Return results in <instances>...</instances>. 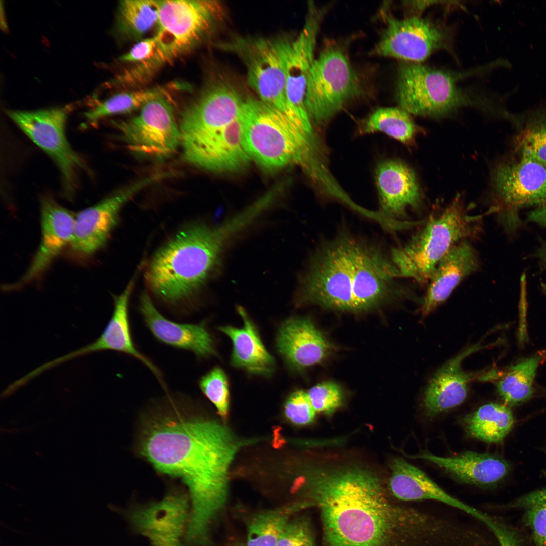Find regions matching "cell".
<instances>
[{
    "mask_svg": "<svg viewBox=\"0 0 546 546\" xmlns=\"http://www.w3.org/2000/svg\"><path fill=\"white\" fill-rule=\"evenodd\" d=\"M158 173L141 179L113 193L75 215L71 251L82 257L94 254L107 242L116 226L122 206L145 187L166 177Z\"/></svg>",
    "mask_w": 546,
    "mask_h": 546,
    "instance_id": "13",
    "label": "cell"
},
{
    "mask_svg": "<svg viewBox=\"0 0 546 546\" xmlns=\"http://www.w3.org/2000/svg\"><path fill=\"white\" fill-rule=\"evenodd\" d=\"M307 393L315 412L328 415L340 408L344 401L341 388L332 381L318 383L311 387Z\"/></svg>",
    "mask_w": 546,
    "mask_h": 546,
    "instance_id": "38",
    "label": "cell"
},
{
    "mask_svg": "<svg viewBox=\"0 0 546 546\" xmlns=\"http://www.w3.org/2000/svg\"><path fill=\"white\" fill-rule=\"evenodd\" d=\"M360 91L359 79L343 50L326 47L315 57L307 83L305 104L311 122L325 125Z\"/></svg>",
    "mask_w": 546,
    "mask_h": 546,
    "instance_id": "9",
    "label": "cell"
},
{
    "mask_svg": "<svg viewBox=\"0 0 546 546\" xmlns=\"http://www.w3.org/2000/svg\"><path fill=\"white\" fill-rule=\"evenodd\" d=\"M290 41L283 37L237 36L219 46L241 60L248 84L260 100L303 129L286 97V62Z\"/></svg>",
    "mask_w": 546,
    "mask_h": 546,
    "instance_id": "8",
    "label": "cell"
},
{
    "mask_svg": "<svg viewBox=\"0 0 546 546\" xmlns=\"http://www.w3.org/2000/svg\"><path fill=\"white\" fill-rule=\"evenodd\" d=\"M317 457L302 481L320 508L329 545L384 546L409 510L390 504L372 467L338 454Z\"/></svg>",
    "mask_w": 546,
    "mask_h": 546,
    "instance_id": "2",
    "label": "cell"
},
{
    "mask_svg": "<svg viewBox=\"0 0 546 546\" xmlns=\"http://www.w3.org/2000/svg\"><path fill=\"white\" fill-rule=\"evenodd\" d=\"M523 510V520L530 530L534 546H546V488L526 494L513 506Z\"/></svg>",
    "mask_w": 546,
    "mask_h": 546,
    "instance_id": "36",
    "label": "cell"
},
{
    "mask_svg": "<svg viewBox=\"0 0 546 546\" xmlns=\"http://www.w3.org/2000/svg\"><path fill=\"white\" fill-rule=\"evenodd\" d=\"M157 38L153 37L139 41L128 52L120 57L121 61L142 63L149 59L154 54L157 46Z\"/></svg>",
    "mask_w": 546,
    "mask_h": 546,
    "instance_id": "42",
    "label": "cell"
},
{
    "mask_svg": "<svg viewBox=\"0 0 546 546\" xmlns=\"http://www.w3.org/2000/svg\"><path fill=\"white\" fill-rule=\"evenodd\" d=\"M237 310L243 321L242 327H219L232 340V365L254 374L270 376L275 368L272 356L265 348L257 329L245 310L240 306Z\"/></svg>",
    "mask_w": 546,
    "mask_h": 546,
    "instance_id": "29",
    "label": "cell"
},
{
    "mask_svg": "<svg viewBox=\"0 0 546 546\" xmlns=\"http://www.w3.org/2000/svg\"><path fill=\"white\" fill-rule=\"evenodd\" d=\"M161 1L124 0L120 1L116 28L123 36L139 39L157 23Z\"/></svg>",
    "mask_w": 546,
    "mask_h": 546,
    "instance_id": "31",
    "label": "cell"
},
{
    "mask_svg": "<svg viewBox=\"0 0 546 546\" xmlns=\"http://www.w3.org/2000/svg\"><path fill=\"white\" fill-rule=\"evenodd\" d=\"M362 133H384L408 146H412L420 131L410 114L401 108L384 107L374 111L361 128Z\"/></svg>",
    "mask_w": 546,
    "mask_h": 546,
    "instance_id": "33",
    "label": "cell"
},
{
    "mask_svg": "<svg viewBox=\"0 0 546 546\" xmlns=\"http://www.w3.org/2000/svg\"><path fill=\"white\" fill-rule=\"evenodd\" d=\"M134 284L132 279L124 291L114 297V309L108 323L100 336L92 343L54 359L57 366L64 362L92 353L111 350L125 354L144 364L162 386L165 383L157 366L137 348L131 334L129 316V303Z\"/></svg>",
    "mask_w": 546,
    "mask_h": 546,
    "instance_id": "20",
    "label": "cell"
},
{
    "mask_svg": "<svg viewBox=\"0 0 546 546\" xmlns=\"http://www.w3.org/2000/svg\"><path fill=\"white\" fill-rule=\"evenodd\" d=\"M481 348L479 344L469 347L437 370L424 391L423 406L428 414L437 415L464 401L471 376L462 369L461 363L467 356Z\"/></svg>",
    "mask_w": 546,
    "mask_h": 546,
    "instance_id": "28",
    "label": "cell"
},
{
    "mask_svg": "<svg viewBox=\"0 0 546 546\" xmlns=\"http://www.w3.org/2000/svg\"><path fill=\"white\" fill-rule=\"evenodd\" d=\"M323 9L311 2L299 34L291 40L286 62V93L288 104L298 120L304 126L312 122L305 100L310 72L315 58L317 38L324 15Z\"/></svg>",
    "mask_w": 546,
    "mask_h": 546,
    "instance_id": "14",
    "label": "cell"
},
{
    "mask_svg": "<svg viewBox=\"0 0 546 546\" xmlns=\"http://www.w3.org/2000/svg\"><path fill=\"white\" fill-rule=\"evenodd\" d=\"M388 486L393 496L401 500L441 502L466 513L485 525L490 519L487 514L450 495L423 471L400 458L391 462Z\"/></svg>",
    "mask_w": 546,
    "mask_h": 546,
    "instance_id": "25",
    "label": "cell"
},
{
    "mask_svg": "<svg viewBox=\"0 0 546 546\" xmlns=\"http://www.w3.org/2000/svg\"><path fill=\"white\" fill-rule=\"evenodd\" d=\"M253 220L245 210L218 226L195 224L178 232L147 265L144 276L150 291L171 305L190 301L214 274L229 242Z\"/></svg>",
    "mask_w": 546,
    "mask_h": 546,
    "instance_id": "4",
    "label": "cell"
},
{
    "mask_svg": "<svg viewBox=\"0 0 546 546\" xmlns=\"http://www.w3.org/2000/svg\"><path fill=\"white\" fill-rule=\"evenodd\" d=\"M181 84H173L116 94L85 113L91 123L112 115L126 113L141 108L145 103L154 98L168 96L173 90L183 89Z\"/></svg>",
    "mask_w": 546,
    "mask_h": 546,
    "instance_id": "34",
    "label": "cell"
},
{
    "mask_svg": "<svg viewBox=\"0 0 546 546\" xmlns=\"http://www.w3.org/2000/svg\"><path fill=\"white\" fill-rule=\"evenodd\" d=\"M116 125L128 149L139 156L162 160L180 146L179 126L168 96L149 101L138 115Z\"/></svg>",
    "mask_w": 546,
    "mask_h": 546,
    "instance_id": "12",
    "label": "cell"
},
{
    "mask_svg": "<svg viewBox=\"0 0 546 546\" xmlns=\"http://www.w3.org/2000/svg\"><path fill=\"white\" fill-rule=\"evenodd\" d=\"M240 116L243 144L251 159L269 169L305 163L313 134L259 99H244Z\"/></svg>",
    "mask_w": 546,
    "mask_h": 546,
    "instance_id": "6",
    "label": "cell"
},
{
    "mask_svg": "<svg viewBox=\"0 0 546 546\" xmlns=\"http://www.w3.org/2000/svg\"><path fill=\"white\" fill-rule=\"evenodd\" d=\"M289 514L287 510H274L256 515L248 526L247 546H277Z\"/></svg>",
    "mask_w": 546,
    "mask_h": 546,
    "instance_id": "35",
    "label": "cell"
},
{
    "mask_svg": "<svg viewBox=\"0 0 546 546\" xmlns=\"http://www.w3.org/2000/svg\"><path fill=\"white\" fill-rule=\"evenodd\" d=\"M75 215L45 195L40 199L41 239L25 272L16 282L5 285V291L21 289L40 279L73 237Z\"/></svg>",
    "mask_w": 546,
    "mask_h": 546,
    "instance_id": "17",
    "label": "cell"
},
{
    "mask_svg": "<svg viewBox=\"0 0 546 546\" xmlns=\"http://www.w3.org/2000/svg\"><path fill=\"white\" fill-rule=\"evenodd\" d=\"M493 184L501 203L509 208L546 203V167L522 158L500 166Z\"/></svg>",
    "mask_w": 546,
    "mask_h": 546,
    "instance_id": "24",
    "label": "cell"
},
{
    "mask_svg": "<svg viewBox=\"0 0 546 546\" xmlns=\"http://www.w3.org/2000/svg\"><path fill=\"white\" fill-rule=\"evenodd\" d=\"M198 385L220 416L225 418L229 408V389L224 372L219 367L213 368L199 379Z\"/></svg>",
    "mask_w": 546,
    "mask_h": 546,
    "instance_id": "37",
    "label": "cell"
},
{
    "mask_svg": "<svg viewBox=\"0 0 546 546\" xmlns=\"http://www.w3.org/2000/svg\"><path fill=\"white\" fill-rule=\"evenodd\" d=\"M386 26L372 50L373 54L419 63L446 42L444 31L429 20L386 16Z\"/></svg>",
    "mask_w": 546,
    "mask_h": 546,
    "instance_id": "16",
    "label": "cell"
},
{
    "mask_svg": "<svg viewBox=\"0 0 546 546\" xmlns=\"http://www.w3.org/2000/svg\"><path fill=\"white\" fill-rule=\"evenodd\" d=\"M536 355L512 366L497 383L498 393L508 407L523 404L533 396V384L541 359Z\"/></svg>",
    "mask_w": 546,
    "mask_h": 546,
    "instance_id": "32",
    "label": "cell"
},
{
    "mask_svg": "<svg viewBox=\"0 0 546 546\" xmlns=\"http://www.w3.org/2000/svg\"><path fill=\"white\" fill-rule=\"evenodd\" d=\"M431 462L461 482L481 487H493L509 474L511 466L498 455L465 451L453 457H439L428 452L412 456Z\"/></svg>",
    "mask_w": 546,
    "mask_h": 546,
    "instance_id": "27",
    "label": "cell"
},
{
    "mask_svg": "<svg viewBox=\"0 0 546 546\" xmlns=\"http://www.w3.org/2000/svg\"><path fill=\"white\" fill-rule=\"evenodd\" d=\"M479 266L477 252L469 240L453 246L438 262L429 280L421 301L422 315H428L446 301L460 283Z\"/></svg>",
    "mask_w": 546,
    "mask_h": 546,
    "instance_id": "26",
    "label": "cell"
},
{
    "mask_svg": "<svg viewBox=\"0 0 546 546\" xmlns=\"http://www.w3.org/2000/svg\"><path fill=\"white\" fill-rule=\"evenodd\" d=\"M67 113L65 108L58 107L7 111L12 120L55 163L64 195L71 198L76 187L77 174L85 170L86 165L66 137Z\"/></svg>",
    "mask_w": 546,
    "mask_h": 546,
    "instance_id": "11",
    "label": "cell"
},
{
    "mask_svg": "<svg viewBox=\"0 0 546 546\" xmlns=\"http://www.w3.org/2000/svg\"><path fill=\"white\" fill-rule=\"evenodd\" d=\"M277 546H313L310 528L301 519L288 521L281 533Z\"/></svg>",
    "mask_w": 546,
    "mask_h": 546,
    "instance_id": "41",
    "label": "cell"
},
{
    "mask_svg": "<svg viewBox=\"0 0 546 546\" xmlns=\"http://www.w3.org/2000/svg\"><path fill=\"white\" fill-rule=\"evenodd\" d=\"M482 217L469 215L457 197L425 220L405 244L393 248L390 258L401 277L426 283L453 246L479 235Z\"/></svg>",
    "mask_w": 546,
    "mask_h": 546,
    "instance_id": "5",
    "label": "cell"
},
{
    "mask_svg": "<svg viewBox=\"0 0 546 546\" xmlns=\"http://www.w3.org/2000/svg\"><path fill=\"white\" fill-rule=\"evenodd\" d=\"M518 141L522 158L546 167V124L527 128L521 134Z\"/></svg>",
    "mask_w": 546,
    "mask_h": 546,
    "instance_id": "39",
    "label": "cell"
},
{
    "mask_svg": "<svg viewBox=\"0 0 546 546\" xmlns=\"http://www.w3.org/2000/svg\"><path fill=\"white\" fill-rule=\"evenodd\" d=\"M284 415L288 420L296 425H305L314 419L316 412L307 392L297 390L289 396L284 406Z\"/></svg>",
    "mask_w": 546,
    "mask_h": 546,
    "instance_id": "40",
    "label": "cell"
},
{
    "mask_svg": "<svg viewBox=\"0 0 546 546\" xmlns=\"http://www.w3.org/2000/svg\"><path fill=\"white\" fill-rule=\"evenodd\" d=\"M395 93L401 109L422 117H443L469 102L453 75L419 63L400 65Z\"/></svg>",
    "mask_w": 546,
    "mask_h": 546,
    "instance_id": "10",
    "label": "cell"
},
{
    "mask_svg": "<svg viewBox=\"0 0 546 546\" xmlns=\"http://www.w3.org/2000/svg\"><path fill=\"white\" fill-rule=\"evenodd\" d=\"M223 15L222 5L216 1H161L157 46L144 62L145 67L153 73L190 50L211 32Z\"/></svg>",
    "mask_w": 546,
    "mask_h": 546,
    "instance_id": "7",
    "label": "cell"
},
{
    "mask_svg": "<svg viewBox=\"0 0 546 546\" xmlns=\"http://www.w3.org/2000/svg\"><path fill=\"white\" fill-rule=\"evenodd\" d=\"M276 346L289 368L297 371L321 363L333 349L310 319L302 317L290 318L282 324Z\"/></svg>",
    "mask_w": 546,
    "mask_h": 546,
    "instance_id": "23",
    "label": "cell"
},
{
    "mask_svg": "<svg viewBox=\"0 0 546 546\" xmlns=\"http://www.w3.org/2000/svg\"><path fill=\"white\" fill-rule=\"evenodd\" d=\"M244 99L230 85H211L183 110L181 142L222 128L239 116Z\"/></svg>",
    "mask_w": 546,
    "mask_h": 546,
    "instance_id": "19",
    "label": "cell"
},
{
    "mask_svg": "<svg viewBox=\"0 0 546 546\" xmlns=\"http://www.w3.org/2000/svg\"><path fill=\"white\" fill-rule=\"evenodd\" d=\"M528 218L532 222L546 225V203L531 212Z\"/></svg>",
    "mask_w": 546,
    "mask_h": 546,
    "instance_id": "43",
    "label": "cell"
},
{
    "mask_svg": "<svg viewBox=\"0 0 546 546\" xmlns=\"http://www.w3.org/2000/svg\"><path fill=\"white\" fill-rule=\"evenodd\" d=\"M139 311L146 326L159 342L191 352L198 358L216 354L213 340L204 322L180 323L167 318L157 310L146 292L140 297Z\"/></svg>",
    "mask_w": 546,
    "mask_h": 546,
    "instance_id": "22",
    "label": "cell"
},
{
    "mask_svg": "<svg viewBox=\"0 0 546 546\" xmlns=\"http://www.w3.org/2000/svg\"><path fill=\"white\" fill-rule=\"evenodd\" d=\"M401 275L379 247L349 233L324 243L301 279L298 299L331 310L361 312L405 295Z\"/></svg>",
    "mask_w": 546,
    "mask_h": 546,
    "instance_id": "3",
    "label": "cell"
},
{
    "mask_svg": "<svg viewBox=\"0 0 546 546\" xmlns=\"http://www.w3.org/2000/svg\"><path fill=\"white\" fill-rule=\"evenodd\" d=\"M180 417L150 421L143 432L141 452L158 471L180 478L187 486L191 506L185 539L204 546L226 502L230 468L243 443L218 421Z\"/></svg>",
    "mask_w": 546,
    "mask_h": 546,
    "instance_id": "1",
    "label": "cell"
},
{
    "mask_svg": "<svg viewBox=\"0 0 546 546\" xmlns=\"http://www.w3.org/2000/svg\"><path fill=\"white\" fill-rule=\"evenodd\" d=\"M380 213L393 220L405 219L408 210H419L423 198L413 170L404 162L388 160L379 163L375 173Z\"/></svg>",
    "mask_w": 546,
    "mask_h": 546,
    "instance_id": "21",
    "label": "cell"
},
{
    "mask_svg": "<svg viewBox=\"0 0 546 546\" xmlns=\"http://www.w3.org/2000/svg\"><path fill=\"white\" fill-rule=\"evenodd\" d=\"M544 256H545V258L546 259V247H545V251H544Z\"/></svg>",
    "mask_w": 546,
    "mask_h": 546,
    "instance_id": "44",
    "label": "cell"
},
{
    "mask_svg": "<svg viewBox=\"0 0 546 546\" xmlns=\"http://www.w3.org/2000/svg\"><path fill=\"white\" fill-rule=\"evenodd\" d=\"M514 422L510 407L496 403L484 404L463 420L465 429L470 436L489 443L502 441Z\"/></svg>",
    "mask_w": 546,
    "mask_h": 546,
    "instance_id": "30",
    "label": "cell"
},
{
    "mask_svg": "<svg viewBox=\"0 0 546 546\" xmlns=\"http://www.w3.org/2000/svg\"><path fill=\"white\" fill-rule=\"evenodd\" d=\"M190 507L188 498L170 493L160 501L129 510L126 518L137 533L153 546H185Z\"/></svg>",
    "mask_w": 546,
    "mask_h": 546,
    "instance_id": "18",
    "label": "cell"
},
{
    "mask_svg": "<svg viewBox=\"0 0 546 546\" xmlns=\"http://www.w3.org/2000/svg\"><path fill=\"white\" fill-rule=\"evenodd\" d=\"M180 146L187 162L213 172L238 170L251 160L243 144L240 114L229 124L182 142Z\"/></svg>",
    "mask_w": 546,
    "mask_h": 546,
    "instance_id": "15",
    "label": "cell"
}]
</instances>
